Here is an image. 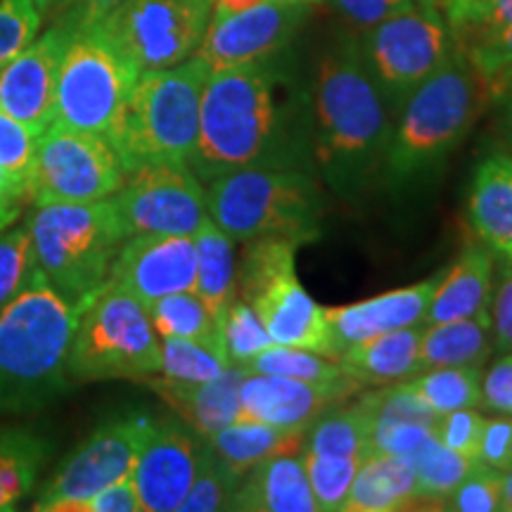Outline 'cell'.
<instances>
[{
	"mask_svg": "<svg viewBox=\"0 0 512 512\" xmlns=\"http://www.w3.org/2000/svg\"><path fill=\"white\" fill-rule=\"evenodd\" d=\"M486 418L472 408H458V411L444 413L434 425V437L451 451L463 453L467 458L479 460V448H482Z\"/></svg>",
	"mask_w": 512,
	"mask_h": 512,
	"instance_id": "cell-45",
	"label": "cell"
},
{
	"mask_svg": "<svg viewBox=\"0 0 512 512\" xmlns=\"http://www.w3.org/2000/svg\"><path fill=\"white\" fill-rule=\"evenodd\" d=\"M242 477H245L242 472H238L235 467H230L226 460L216 456L207 441H204L195 482H192L188 496H185V501L181 503L178 512L230 510V501H233Z\"/></svg>",
	"mask_w": 512,
	"mask_h": 512,
	"instance_id": "cell-38",
	"label": "cell"
},
{
	"mask_svg": "<svg viewBox=\"0 0 512 512\" xmlns=\"http://www.w3.org/2000/svg\"><path fill=\"white\" fill-rule=\"evenodd\" d=\"M287 3H299V5H316V3H323V0H287Z\"/></svg>",
	"mask_w": 512,
	"mask_h": 512,
	"instance_id": "cell-63",
	"label": "cell"
},
{
	"mask_svg": "<svg viewBox=\"0 0 512 512\" xmlns=\"http://www.w3.org/2000/svg\"><path fill=\"white\" fill-rule=\"evenodd\" d=\"M434 439V427L420 422H375L373 453L413 458L422 446Z\"/></svg>",
	"mask_w": 512,
	"mask_h": 512,
	"instance_id": "cell-46",
	"label": "cell"
},
{
	"mask_svg": "<svg viewBox=\"0 0 512 512\" xmlns=\"http://www.w3.org/2000/svg\"><path fill=\"white\" fill-rule=\"evenodd\" d=\"M491 280H494V256L484 245H470L458 261L439 278L422 328L448 320L475 318L489 313Z\"/></svg>",
	"mask_w": 512,
	"mask_h": 512,
	"instance_id": "cell-25",
	"label": "cell"
},
{
	"mask_svg": "<svg viewBox=\"0 0 512 512\" xmlns=\"http://www.w3.org/2000/svg\"><path fill=\"white\" fill-rule=\"evenodd\" d=\"M425 5H430V8H434V5H439V0H422Z\"/></svg>",
	"mask_w": 512,
	"mask_h": 512,
	"instance_id": "cell-64",
	"label": "cell"
},
{
	"mask_svg": "<svg viewBox=\"0 0 512 512\" xmlns=\"http://www.w3.org/2000/svg\"><path fill=\"white\" fill-rule=\"evenodd\" d=\"M437 283L439 278H430L425 283L377 294V297L366 299V302L325 309L332 337H335L337 358L344 349L361 342V339L422 325Z\"/></svg>",
	"mask_w": 512,
	"mask_h": 512,
	"instance_id": "cell-21",
	"label": "cell"
},
{
	"mask_svg": "<svg viewBox=\"0 0 512 512\" xmlns=\"http://www.w3.org/2000/svg\"><path fill=\"white\" fill-rule=\"evenodd\" d=\"M460 50H463L467 60L475 64L477 72L482 74L491 86L498 76H503L512 69V24Z\"/></svg>",
	"mask_w": 512,
	"mask_h": 512,
	"instance_id": "cell-47",
	"label": "cell"
},
{
	"mask_svg": "<svg viewBox=\"0 0 512 512\" xmlns=\"http://www.w3.org/2000/svg\"><path fill=\"white\" fill-rule=\"evenodd\" d=\"M408 384L437 415L482 403V366L430 368Z\"/></svg>",
	"mask_w": 512,
	"mask_h": 512,
	"instance_id": "cell-34",
	"label": "cell"
},
{
	"mask_svg": "<svg viewBox=\"0 0 512 512\" xmlns=\"http://www.w3.org/2000/svg\"><path fill=\"white\" fill-rule=\"evenodd\" d=\"M444 505L446 510L456 512H494L503 510V475L479 463L475 470L467 475L458 489Z\"/></svg>",
	"mask_w": 512,
	"mask_h": 512,
	"instance_id": "cell-43",
	"label": "cell"
},
{
	"mask_svg": "<svg viewBox=\"0 0 512 512\" xmlns=\"http://www.w3.org/2000/svg\"><path fill=\"white\" fill-rule=\"evenodd\" d=\"M508 88H512V69H510V72H505L503 76H498V79L491 83V93H494V100H498V95L508 91Z\"/></svg>",
	"mask_w": 512,
	"mask_h": 512,
	"instance_id": "cell-59",
	"label": "cell"
},
{
	"mask_svg": "<svg viewBox=\"0 0 512 512\" xmlns=\"http://www.w3.org/2000/svg\"><path fill=\"white\" fill-rule=\"evenodd\" d=\"M482 403L489 411L512 415V351L486 370L482 380Z\"/></svg>",
	"mask_w": 512,
	"mask_h": 512,
	"instance_id": "cell-52",
	"label": "cell"
},
{
	"mask_svg": "<svg viewBox=\"0 0 512 512\" xmlns=\"http://www.w3.org/2000/svg\"><path fill=\"white\" fill-rule=\"evenodd\" d=\"M27 195H29V178L0 164V202L22 204V200H27Z\"/></svg>",
	"mask_w": 512,
	"mask_h": 512,
	"instance_id": "cell-55",
	"label": "cell"
},
{
	"mask_svg": "<svg viewBox=\"0 0 512 512\" xmlns=\"http://www.w3.org/2000/svg\"><path fill=\"white\" fill-rule=\"evenodd\" d=\"M211 67L192 55L138 74L112 145L128 171L157 162L188 164L200 136V107Z\"/></svg>",
	"mask_w": 512,
	"mask_h": 512,
	"instance_id": "cell-5",
	"label": "cell"
},
{
	"mask_svg": "<svg viewBox=\"0 0 512 512\" xmlns=\"http://www.w3.org/2000/svg\"><path fill=\"white\" fill-rule=\"evenodd\" d=\"M197 249L195 294L223 328L230 304L235 302V254L233 240L214 221L202 223L192 235Z\"/></svg>",
	"mask_w": 512,
	"mask_h": 512,
	"instance_id": "cell-30",
	"label": "cell"
},
{
	"mask_svg": "<svg viewBox=\"0 0 512 512\" xmlns=\"http://www.w3.org/2000/svg\"><path fill=\"white\" fill-rule=\"evenodd\" d=\"M69 36V24L53 27L0 67V110L36 136L55 121L57 76Z\"/></svg>",
	"mask_w": 512,
	"mask_h": 512,
	"instance_id": "cell-17",
	"label": "cell"
},
{
	"mask_svg": "<svg viewBox=\"0 0 512 512\" xmlns=\"http://www.w3.org/2000/svg\"><path fill=\"white\" fill-rule=\"evenodd\" d=\"M479 463L498 470L501 475L512 470V418L486 420Z\"/></svg>",
	"mask_w": 512,
	"mask_h": 512,
	"instance_id": "cell-51",
	"label": "cell"
},
{
	"mask_svg": "<svg viewBox=\"0 0 512 512\" xmlns=\"http://www.w3.org/2000/svg\"><path fill=\"white\" fill-rule=\"evenodd\" d=\"M418 482V503H446L479 460L451 451L434 437L411 458Z\"/></svg>",
	"mask_w": 512,
	"mask_h": 512,
	"instance_id": "cell-35",
	"label": "cell"
},
{
	"mask_svg": "<svg viewBox=\"0 0 512 512\" xmlns=\"http://www.w3.org/2000/svg\"><path fill=\"white\" fill-rule=\"evenodd\" d=\"M304 470L309 477L311 491L316 496L318 510L337 512L344 510L351 484L358 472L361 460L337 458V456H318V453L302 451Z\"/></svg>",
	"mask_w": 512,
	"mask_h": 512,
	"instance_id": "cell-39",
	"label": "cell"
},
{
	"mask_svg": "<svg viewBox=\"0 0 512 512\" xmlns=\"http://www.w3.org/2000/svg\"><path fill=\"white\" fill-rule=\"evenodd\" d=\"M124 181L126 169L110 140L53 121L36 138L27 200L34 207L110 200Z\"/></svg>",
	"mask_w": 512,
	"mask_h": 512,
	"instance_id": "cell-11",
	"label": "cell"
},
{
	"mask_svg": "<svg viewBox=\"0 0 512 512\" xmlns=\"http://www.w3.org/2000/svg\"><path fill=\"white\" fill-rule=\"evenodd\" d=\"M31 5L38 10V15L46 17L50 12H55L57 8H62L64 0H31Z\"/></svg>",
	"mask_w": 512,
	"mask_h": 512,
	"instance_id": "cell-58",
	"label": "cell"
},
{
	"mask_svg": "<svg viewBox=\"0 0 512 512\" xmlns=\"http://www.w3.org/2000/svg\"><path fill=\"white\" fill-rule=\"evenodd\" d=\"M19 214H22V204L19 202H0V233L5 228L15 226Z\"/></svg>",
	"mask_w": 512,
	"mask_h": 512,
	"instance_id": "cell-57",
	"label": "cell"
},
{
	"mask_svg": "<svg viewBox=\"0 0 512 512\" xmlns=\"http://www.w3.org/2000/svg\"><path fill=\"white\" fill-rule=\"evenodd\" d=\"M503 105V112H505V124H508L512 128V88H508V91L498 95V100Z\"/></svg>",
	"mask_w": 512,
	"mask_h": 512,
	"instance_id": "cell-60",
	"label": "cell"
},
{
	"mask_svg": "<svg viewBox=\"0 0 512 512\" xmlns=\"http://www.w3.org/2000/svg\"><path fill=\"white\" fill-rule=\"evenodd\" d=\"M27 228L36 266L72 306L105 283L126 240L112 200L43 204L29 216Z\"/></svg>",
	"mask_w": 512,
	"mask_h": 512,
	"instance_id": "cell-7",
	"label": "cell"
},
{
	"mask_svg": "<svg viewBox=\"0 0 512 512\" xmlns=\"http://www.w3.org/2000/svg\"><path fill=\"white\" fill-rule=\"evenodd\" d=\"M245 370L249 373H264V375H285L294 377V380L306 382H337L344 380L342 366L337 358L320 356L316 351L297 349V347H283V344H273L259 356L247 363Z\"/></svg>",
	"mask_w": 512,
	"mask_h": 512,
	"instance_id": "cell-36",
	"label": "cell"
},
{
	"mask_svg": "<svg viewBox=\"0 0 512 512\" xmlns=\"http://www.w3.org/2000/svg\"><path fill=\"white\" fill-rule=\"evenodd\" d=\"M292 147L275 95V76L264 62L209 74L202 93L200 136L188 162L202 183L247 166L290 169Z\"/></svg>",
	"mask_w": 512,
	"mask_h": 512,
	"instance_id": "cell-2",
	"label": "cell"
},
{
	"mask_svg": "<svg viewBox=\"0 0 512 512\" xmlns=\"http://www.w3.org/2000/svg\"><path fill=\"white\" fill-rule=\"evenodd\" d=\"M339 12L358 29H375L384 19L415 8L413 0H335Z\"/></svg>",
	"mask_w": 512,
	"mask_h": 512,
	"instance_id": "cell-50",
	"label": "cell"
},
{
	"mask_svg": "<svg viewBox=\"0 0 512 512\" xmlns=\"http://www.w3.org/2000/svg\"><path fill=\"white\" fill-rule=\"evenodd\" d=\"M373 413L363 401L351 406L325 411L311 422L306 430L304 451L318 456H337L366 460L373 453Z\"/></svg>",
	"mask_w": 512,
	"mask_h": 512,
	"instance_id": "cell-32",
	"label": "cell"
},
{
	"mask_svg": "<svg viewBox=\"0 0 512 512\" xmlns=\"http://www.w3.org/2000/svg\"><path fill=\"white\" fill-rule=\"evenodd\" d=\"M41 22L31 0H0V67L34 41Z\"/></svg>",
	"mask_w": 512,
	"mask_h": 512,
	"instance_id": "cell-44",
	"label": "cell"
},
{
	"mask_svg": "<svg viewBox=\"0 0 512 512\" xmlns=\"http://www.w3.org/2000/svg\"><path fill=\"white\" fill-rule=\"evenodd\" d=\"M145 309L152 320V328L157 330V335L162 339H195V342L209 344V347L228 354L219 320L211 316L209 309L195 292L166 294V297L157 299V302L147 304Z\"/></svg>",
	"mask_w": 512,
	"mask_h": 512,
	"instance_id": "cell-33",
	"label": "cell"
},
{
	"mask_svg": "<svg viewBox=\"0 0 512 512\" xmlns=\"http://www.w3.org/2000/svg\"><path fill=\"white\" fill-rule=\"evenodd\" d=\"M451 50L439 12L425 5L377 24L368 41V64L382 91L403 100L437 72Z\"/></svg>",
	"mask_w": 512,
	"mask_h": 512,
	"instance_id": "cell-15",
	"label": "cell"
},
{
	"mask_svg": "<svg viewBox=\"0 0 512 512\" xmlns=\"http://www.w3.org/2000/svg\"><path fill=\"white\" fill-rule=\"evenodd\" d=\"M233 366L228 354L195 342V339H162V368L159 373L174 382H207L216 380L221 373Z\"/></svg>",
	"mask_w": 512,
	"mask_h": 512,
	"instance_id": "cell-37",
	"label": "cell"
},
{
	"mask_svg": "<svg viewBox=\"0 0 512 512\" xmlns=\"http://www.w3.org/2000/svg\"><path fill=\"white\" fill-rule=\"evenodd\" d=\"M152 425L155 420L145 413H131L98 427L48 479L31 510L72 512L86 498L119 482L133 472Z\"/></svg>",
	"mask_w": 512,
	"mask_h": 512,
	"instance_id": "cell-14",
	"label": "cell"
},
{
	"mask_svg": "<svg viewBox=\"0 0 512 512\" xmlns=\"http://www.w3.org/2000/svg\"><path fill=\"white\" fill-rule=\"evenodd\" d=\"M309 5L287 0H264L254 8L230 15H211L197 57L216 69L240 67V64L266 62L273 53L290 43L302 27Z\"/></svg>",
	"mask_w": 512,
	"mask_h": 512,
	"instance_id": "cell-16",
	"label": "cell"
},
{
	"mask_svg": "<svg viewBox=\"0 0 512 512\" xmlns=\"http://www.w3.org/2000/svg\"><path fill=\"white\" fill-rule=\"evenodd\" d=\"M69 380H147L162 368V339L143 302L105 280L76 306Z\"/></svg>",
	"mask_w": 512,
	"mask_h": 512,
	"instance_id": "cell-8",
	"label": "cell"
},
{
	"mask_svg": "<svg viewBox=\"0 0 512 512\" xmlns=\"http://www.w3.org/2000/svg\"><path fill=\"white\" fill-rule=\"evenodd\" d=\"M230 510L247 512H318L302 456L280 453L245 472Z\"/></svg>",
	"mask_w": 512,
	"mask_h": 512,
	"instance_id": "cell-23",
	"label": "cell"
},
{
	"mask_svg": "<svg viewBox=\"0 0 512 512\" xmlns=\"http://www.w3.org/2000/svg\"><path fill=\"white\" fill-rule=\"evenodd\" d=\"M36 138V133H31L27 126L0 110V164L29 178Z\"/></svg>",
	"mask_w": 512,
	"mask_h": 512,
	"instance_id": "cell-48",
	"label": "cell"
},
{
	"mask_svg": "<svg viewBox=\"0 0 512 512\" xmlns=\"http://www.w3.org/2000/svg\"><path fill=\"white\" fill-rule=\"evenodd\" d=\"M126 238L195 235L209 221L204 185L190 164L157 162L128 171L110 197Z\"/></svg>",
	"mask_w": 512,
	"mask_h": 512,
	"instance_id": "cell-13",
	"label": "cell"
},
{
	"mask_svg": "<svg viewBox=\"0 0 512 512\" xmlns=\"http://www.w3.org/2000/svg\"><path fill=\"white\" fill-rule=\"evenodd\" d=\"M503 510H512V470L503 475Z\"/></svg>",
	"mask_w": 512,
	"mask_h": 512,
	"instance_id": "cell-61",
	"label": "cell"
},
{
	"mask_svg": "<svg viewBox=\"0 0 512 512\" xmlns=\"http://www.w3.org/2000/svg\"><path fill=\"white\" fill-rule=\"evenodd\" d=\"M223 342H226L230 363L240 368H245L252 358L275 344L266 332L264 323H261V318L256 316V311L245 299L230 304L226 323H223Z\"/></svg>",
	"mask_w": 512,
	"mask_h": 512,
	"instance_id": "cell-40",
	"label": "cell"
},
{
	"mask_svg": "<svg viewBox=\"0 0 512 512\" xmlns=\"http://www.w3.org/2000/svg\"><path fill=\"white\" fill-rule=\"evenodd\" d=\"M207 195L209 219L230 240L318 238L320 202L316 183L304 171L283 166H247L214 178Z\"/></svg>",
	"mask_w": 512,
	"mask_h": 512,
	"instance_id": "cell-6",
	"label": "cell"
},
{
	"mask_svg": "<svg viewBox=\"0 0 512 512\" xmlns=\"http://www.w3.org/2000/svg\"><path fill=\"white\" fill-rule=\"evenodd\" d=\"M354 377L337 382H306L285 375L249 373L240 384L242 418L268 422L275 427L306 430L318 415L342 403L358 389Z\"/></svg>",
	"mask_w": 512,
	"mask_h": 512,
	"instance_id": "cell-20",
	"label": "cell"
},
{
	"mask_svg": "<svg viewBox=\"0 0 512 512\" xmlns=\"http://www.w3.org/2000/svg\"><path fill=\"white\" fill-rule=\"evenodd\" d=\"M302 242L290 238L249 240L240 264V294L261 318L275 344L337 358L328 316L297 278L294 256Z\"/></svg>",
	"mask_w": 512,
	"mask_h": 512,
	"instance_id": "cell-9",
	"label": "cell"
},
{
	"mask_svg": "<svg viewBox=\"0 0 512 512\" xmlns=\"http://www.w3.org/2000/svg\"><path fill=\"white\" fill-rule=\"evenodd\" d=\"M50 441L31 430H0V512L17 510L36 489L38 475L48 463Z\"/></svg>",
	"mask_w": 512,
	"mask_h": 512,
	"instance_id": "cell-31",
	"label": "cell"
},
{
	"mask_svg": "<svg viewBox=\"0 0 512 512\" xmlns=\"http://www.w3.org/2000/svg\"><path fill=\"white\" fill-rule=\"evenodd\" d=\"M264 3V0H211L214 5V15H230V12H242L254 8V5Z\"/></svg>",
	"mask_w": 512,
	"mask_h": 512,
	"instance_id": "cell-56",
	"label": "cell"
},
{
	"mask_svg": "<svg viewBox=\"0 0 512 512\" xmlns=\"http://www.w3.org/2000/svg\"><path fill=\"white\" fill-rule=\"evenodd\" d=\"M79 309L34 264L27 285L0 311V415H31L67 392Z\"/></svg>",
	"mask_w": 512,
	"mask_h": 512,
	"instance_id": "cell-3",
	"label": "cell"
},
{
	"mask_svg": "<svg viewBox=\"0 0 512 512\" xmlns=\"http://www.w3.org/2000/svg\"><path fill=\"white\" fill-rule=\"evenodd\" d=\"M415 503H418V482H415L411 458L370 453L358 465L344 510L394 512L415 508Z\"/></svg>",
	"mask_w": 512,
	"mask_h": 512,
	"instance_id": "cell-27",
	"label": "cell"
},
{
	"mask_svg": "<svg viewBox=\"0 0 512 512\" xmlns=\"http://www.w3.org/2000/svg\"><path fill=\"white\" fill-rule=\"evenodd\" d=\"M306 430H290V427H275L268 422L240 418L223 430L204 437L211 451L226 460L230 467L245 472L261 460L292 453L302 446Z\"/></svg>",
	"mask_w": 512,
	"mask_h": 512,
	"instance_id": "cell-28",
	"label": "cell"
},
{
	"mask_svg": "<svg viewBox=\"0 0 512 512\" xmlns=\"http://www.w3.org/2000/svg\"><path fill=\"white\" fill-rule=\"evenodd\" d=\"M202 441L174 422H155L133 465L140 503L145 512H176L195 482Z\"/></svg>",
	"mask_w": 512,
	"mask_h": 512,
	"instance_id": "cell-19",
	"label": "cell"
},
{
	"mask_svg": "<svg viewBox=\"0 0 512 512\" xmlns=\"http://www.w3.org/2000/svg\"><path fill=\"white\" fill-rule=\"evenodd\" d=\"M114 285L145 306L176 292H195L197 249L190 235H133L114 256Z\"/></svg>",
	"mask_w": 512,
	"mask_h": 512,
	"instance_id": "cell-18",
	"label": "cell"
},
{
	"mask_svg": "<svg viewBox=\"0 0 512 512\" xmlns=\"http://www.w3.org/2000/svg\"><path fill=\"white\" fill-rule=\"evenodd\" d=\"M392 136L384 91L356 46L325 55L313 93V157L325 183L344 197L366 190L384 174Z\"/></svg>",
	"mask_w": 512,
	"mask_h": 512,
	"instance_id": "cell-1",
	"label": "cell"
},
{
	"mask_svg": "<svg viewBox=\"0 0 512 512\" xmlns=\"http://www.w3.org/2000/svg\"><path fill=\"white\" fill-rule=\"evenodd\" d=\"M420 325L361 339L339 354V366L356 382L389 384L420 370Z\"/></svg>",
	"mask_w": 512,
	"mask_h": 512,
	"instance_id": "cell-26",
	"label": "cell"
},
{
	"mask_svg": "<svg viewBox=\"0 0 512 512\" xmlns=\"http://www.w3.org/2000/svg\"><path fill=\"white\" fill-rule=\"evenodd\" d=\"M214 15L211 0H124L88 27L140 72L181 64L197 53Z\"/></svg>",
	"mask_w": 512,
	"mask_h": 512,
	"instance_id": "cell-12",
	"label": "cell"
},
{
	"mask_svg": "<svg viewBox=\"0 0 512 512\" xmlns=\"http://www.w3.org/2000/svg\"><path fill=\"white\" fill-rule=\"evenodd\" d=\"M72 512H143V503H140L136 482H133V472H128L119 482L105 486L95 496L86 498Z\"/></svg>",
	"mask_w": 512,
	"mask_h": 512,
	"instance_id": "cell-49",
	"label": "cell"
},
{
	"mask_svg": "<svg viewBox=\"0 0 512 512\" xmlns=\"http://www.w3.org/2000/svg\"><path fill=\"white\" fill-rule=\"evenodd\" d=\"M34 247L27 226H10L0 233V311L17 297L34 271Z\"/></svg>",
	"mask_w": 512,
	"mask_h": 512,
	"instance_id": "cell-41",
	"label": "cell"
},
{
	"mask_svg": "<svg viewBox=\"0 0 512 512\" xmlns=\"http://www.w3.org/2000/svg\"><path fill=\"white\" fill-rule=\"evenodd\" d=\"M494 102L489 81L458 46L444 64L406 98L394 126L384 176L394 183L411 181L437 166L456 150Z\"/></svg>",
	"mask_w": 512,
	"mask_h": 512,
	"instance_id": "cell-4",
	"label": "cell"
},
{
	"mask_svg": "<svg viewBox=\"0 0 512 512\" xmlns=\"http://www.w3.org/2000/svg\"><path fill=\"white\" fill-rule=\"evenodd\" d=\"M373 413L375 422H420V425H437L439 415L413 392L411 384L399 382L392 387L377 389L361 399Z\"/></svg>",
	"mask_w": 512,
	"mask_h": 512,
	"instance_id": "cell-42",
	"label": "cell"
},
{
	"mask_svg": "<svg viewBox=\"0 0 512 512\" xmlns=\"http://www.w3.org/2000/svg\"><path fill=\"white\" fill-rule=\"evenodd\" d=\"M475 3H479V0H439V5L446 12L458 10V8H467V5H475Z\"/></svg>",
	"mask_w": 512,
	"mask_h": 512,
	"instance_id": "cell-62",
	"label": "cell"
},
{
	"mask_svg": "<svg viewBox=\"0 0 512 512\" xmlns=\"http://www.w3.org/2000/svg\"><path fill=\"white\" fill-rule=\"evenodd\" d=\"M121 3H124V0H64V5L69 8L67 24L74 29L88 27V24L98 22L100 17H105L107 12L114 10Z\"/></svg>",
	"mask_w": 512,
	"mask_h": 512,
	"instance_id": "cell-54",
	"label": "cell"
},
{
	"mask_svg": "<svg viewBox=\"0 0 512 512\" xmlns=\"http://www.w3.org/2000/svg\"><path fill=\"white\" fill-rule=\"evenodd\" d=\"M494 318H491V330H494L496 344L503 351H512V261H505L503 278L498 285L494 299Z\"/></svg>",
	"mask_w": 512,
	"mask_h": 512,
	"instance_id": "cell-53",
	"label": "cell"
},
{
	"mask_svg": "<svg viewBox=\"0 0 512 512\" xmlns=\"http://www.w3.org/2000/svg\"><path fill=\"white\" fill-rule=\"evenodd\" d=\"M140 69L91 27H72L55 95V124L98 133L112 143Z\"/></svg>",
	"mask_w": 512,
	"mask_h": 512,
	"instance_id": "cell-10",
	"label": "cell"
},
{
	"mask_svg": "<svg viewBox=\"0 0 512 512\" xmlns=\"http://www.w3.org/2000/svg\"><path fill=\"white\" fill-rule=\"evenodd\" d=\"M247 370L230 366L216 380L207 382H174V380H150V387L169 403L178 415L200 437L223 430L230 422L242 418L240 384Z\"/></svg>",
	"mask_w": 512,
	"mask_h": 512,
	"instance_id": "cell-22",
	"label": "cell"
},
{
	"mask_svg": "<svg viewBox=\"0 0 512 512\" xmlns=\"http://www.w3.org/2000/svg\"><path fill=\"white\" fill-rule=\"evenodd\" d=\"M491 354V316L448 320L420 332V370L484 366Z\"/></svg>",
	"mask_w": 512,
	"mask_h": 512,
	"instance_id": "cell-29",
	"label": "cell"
},
{
	"mask_svg": "<svg viewBox=\"0 0 512 512\" xmlns=\"http://www.w3.org/2000/svg\"><path fill=\"white\" fill-rule=\"evenodd\" d=\"M467 216L475 235L491 254L512 261V157H486L472 178Z\"/></svg>",
	"mask_w": 512,
	"mask_h": 512,
	"instance_id": "cell-24",
	"label": "cell"
}]
</instances>
